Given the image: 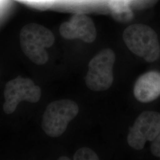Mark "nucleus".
I'll return each mask as SVG.
<instances>
[{
  "instance_id": "7",
  "label": "nucleus",
  "mask_w": 160,
  "mask_h": 160,
  "mask_svg": "<svg viewBox=\"0 0 160 160\" xmlns=\"http://www.w3.org/2000/svg\"><path fill=\"white\" fill-rule=\"evenodd\" d=\"M59 32L67 39H80L87 43L93 42L97 36L95 24L92 18L81 13L75 14L68 21L62 23Z\"/></svg>"
},
{
  "instance_id": "9",
  "label": "nucleus",
  "mask_w": 160,
  "mask_h": 160,
  "mask_svg": "<svg viewBox=\"0 0 160 160\" xmlns=\"http://www.w3.org/2000/svg\"><path fill=\"white\" fill-rule=\"evenodd\" d=\"M132 0H110V11L115 20L120 23H127L133 17L131 8Z\"/></svg>"
},
{
  "instance_id": "8",
  "label": "nucleus",
  "mask_w": 160,
  "mask_h": 160,
  "mask_svg": "<svg viewBox=\"0 0 160 160\" xmlns=\"http://www.w3.org/2000/svg\"><path fill=\"white\" fill-rule=\"evenodd\" d=\"M133 94L141 103H149L158 98L160 96V72L149 71L140 76L135 84Z\"/></svg>"
},
{
  "instance_id": "5",
  "label": "nucleus",
  "mask_w": 160,
  "mask_h": 160,
  "mask_svg": "<svg viewBox=\"0 0 160 160\" xmlns=\"http://www.w3.org/2000/svg\"><path fill=\"white\" fill-rule=\"evenodd\" d=\"M160 131V113L144 111L138 116L127 137L128 145L134 149L141 150L147 141L154 140Z\"/></svg>"
},
{
  "instance_id": "1",
  "label": "nucleus",
  "mask_w": 160,
  "mask_h": 160,
  "mask_svg": "<svg viewBox=\"0 0 160 160\" xmlns=\"http://www.w3.org/2000/svg\"><path fill=\"white\" fill-rule=\"evenodd\" d=\"M55 36L51 31L36 23L23 27L20 33V43L26 57L38 65L46 63L49 57L46 48L53 45Z\"/></svg>"
},
{
  "instance_id": "6",
  "label": "nucleus",
  "mask_w": 160,
  "mask_h": 160,
  "mask_svg": "<svg viewBox=\"0 0 160 160\" xmlns=\"http://www.w3.org/2000/svg\"><path fill=\"white\" fill-rule=\"evenodd\" d=\"M41 97V89L32 80L18 77L9 81L4 90L5 103L3 109L6 114H12L22 101L36 103Z\"/></svg>"
},
{
  "instance_id": "11",
  "label": "nucleus",
  "mask_w": 160,
  "mask_h": 160,
  "mask_svg": "<svg viewBox=\"0 0 160 160\" xmlns=\"http://www.w3.org/2000/svg\"><path fill=\"white\" fill-rule=\"evenodd\" d=\"M151 151L154 156L160 158V131L154 140L151 142Z\"/></svg>"
},
{
  "instance_id": "10",
  "label": "nucleus",
  "mask_w": 160,
  "mask_h": 160,
  "mask_svg": "<svg viewBox=\"0 0 160 160\" xmlns=\"http://www.w3.org/2000/svg\"><path fill=\"white\" fill-rule=\"evenodd\" d=\"M74 160H98L99 157L92 149L82 147L78 149L73 157Z\"/></svg>"
},
{
  "instance_id": "12",
  "label": "nucleus",
  "mask_w": 160,
  "mask_h": 160,
  "mask_svg": "<svg viewBox=\"0 0 160 160\" xmlns=\"http://www.w3.org/2000/svg\"><path fill=\"white\" fill-rule=\"evenodd\" d=\"M59 160H69L70 158H69L68 157H65V156H63V157H61L59 158H58Z\"/></svg>"
},
{
  "instance_id": "4",
  "label": "nucleus",
  "mask_w": 160,
  "mask_h": 160,
  "mask_svg": "<svg viewBox=\"0 0 160 160\" xmlns=\"http://www.w3.org/2000/svg\"><path fill=\"white\" fill-rule=\"evenodd\" d=\"M116 61L114 52L110 48L99 52L88 63L85 77L87 87L94 92L108 90L114 80L113 69Z\"/></svg>"
},
{
  "instance_id": "3",
  "label": "nucleus",
  "mask_w": 160,
  "mask_h": 160,
  "mask_svg": "<svg viewBox=\"0 0 160 160\" xmlns=\"http://www.w3.org/2000/svg\"><path fill=\"white\" fill-rule=\"evenodd\" d=\"M79 107L74 101L63 99L48 104L43 115L42 127L46 135L57 138L66 131L69 123L77 116Z\"/></svg>"
},
{
  "instance_id": "2",
  "label": "nucleus",
  "mask_w": 160,
  "mask_h": 160,
  "mask_svg": "<svg viewBox=\"0 0 160 160\" xmlns=\"http://www.w3.org/2000/svg\"><path fill=\"white\" fill-rule=\"evenodd\" d=\"M123 39L131 51L148 62H153L160 57L158 36L153 29L145 24H136L128 27Z\"/></svg>"
}]
</instances>
